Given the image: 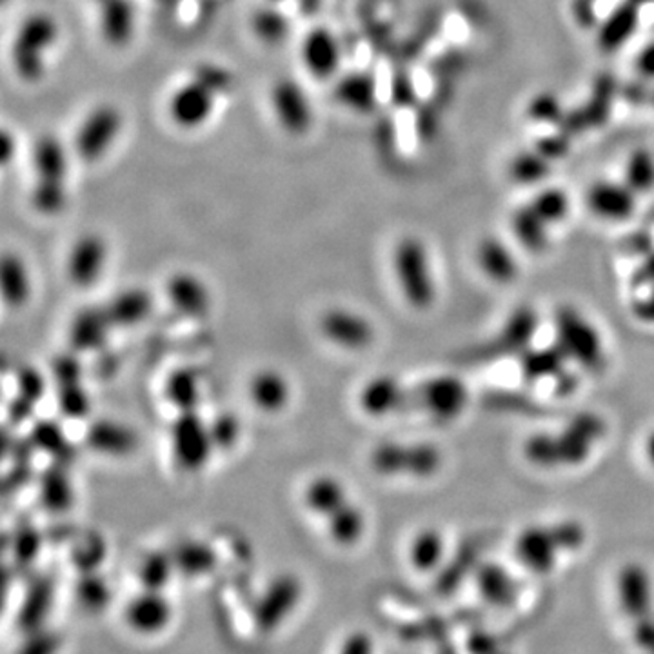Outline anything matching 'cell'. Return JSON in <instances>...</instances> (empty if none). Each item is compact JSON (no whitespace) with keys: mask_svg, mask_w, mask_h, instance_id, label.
Returning <instances> with one entry per match:
<instances>
[{"mask_svg":"<svg viewBox=\"0 0 654 654\" xmlns=\"http://www.w3.org/2000/svg\"><path fill=\"white\" fill-rule=\"evenodd\" d=\"M607 426L601 414L584 411L573 417L556 433H538L527 438L524 455L527 462L541 469L576 468L589 460L593 448L605 437Z\"/></svg>","mask_w":654,"mask_h":654,"instance_id":"obj_1","label":"cell"},{"mask_svg":"<svg viewBox=\"0 0 654 654\" xmlns=\"http://www.w3.org/2000/svg\"><path fill=\"white\" fill-rule=\"evenodd\" d=\"M233 88V75L217 65H202L173 91L168 115L180 129H198L213 117L221 95Z\"/></svg>","mask_w":654,"mask_h":654,"instance_id":"obj_2","label":"cell"},{"mask_svg":"<svg viewBox=\"0 0 654 654\" xmlns=\"http://www.w3.org/2000/svg\"><path fill=\"white\" fill-rule=\"evenodd\" d=\"M31 163L35 175L31 204L40 215L53 217L68 204V148L57 135H40Z\"/></svg>","mask_w":654,"mask_h":654,"instance_id":"obj_3","label":"cell"},{"mask_svg":"<svg viewBox=\"0 0 654 654\" xmlns=\"http://www.w3.org/2000/svg\"><path fill=\"white\" fill-rule=\"evenodd\" d=\"M59 20L46 11L25 17L11 40L10 59L13 71L28 85L45 79L48 55L59 40Z\"/></svg>","mask_w":654,"mask_h":654,"instance_id":"obj_4","label":"cell"},{"mask_svg":"<svg viewBox=\"0 0 654 654\" xmlns=\"http://www.w3.org/2000/svg\"><path fill=\"white\" fill-rule=\"evenodd\" d=\"M586 538V527L576 520L529 526L518 535L515 551L527 569L537 575H547L555 569L562 551H575L584 546Z\"/></svg>","mask_w":654,"mask_h":654,"instance_id":"obj_5","label":"cell"},{"mask_svg":"<svg viewBox=\"0 0 654 654\" xmlns=\"http://www.w3.org/2000/svg\"><path fill=\"white\" fill-rule=\"evenodd\" d=\"M393 266L403 301L413 310H429L433 305L437 291L426 244L417 236L400 238L394 246Z\"/></svg>","mask_w":654,"mask_h":654,"instance_id":"obj_6","label":"cell"},{"mask_svg":"<svg viewBox=\"0 0 654 654\" xmlns=\"http://www.w3.org/2000/svg\"><path fill=\"white\" fill-rule=\"evenodd\" d=\"M556 344L566 353L569 362L582 370L598 373L605 368V345L601 331L584 313L564 305L555 315Z\"/></svg>","mask_w":654,"mask_h":654,"instance_id":"obj_7","label":"cell"},{"mask_svg":"<svg viewBox=\"0 0 654 654\" xmlns=\"http://www.w3.org/2000/svg\"><path fill=\"white\" fill-rule=\"evenodd\" d=\"M443 455L431 442H393L374 446L370 466L380 477L431 478L442 469Z\"/></svg>","mask_w":654,"mask_h":654,"instance_id":"obj_8","label":"cell"},{"mask_svg":"<svg viewBox=\"0 0 654 654\" xmlns=\"http://www.w3.org/2000/svg\"><path fill=\"white\" fill-rule=\"evenodd\" d=\"M172 453L178 468L187 472H198L206 468L209 458L217 451L213 443L209 422L202 419L198 411L178 413L169 428Z\"/></svg>","mask_w":654,"mask_h":654,"instance_id":"obj_9","label":"cell"},{"mask_svg":"<svg viewBox=\"0 0 654 654\" xmlns=\"http://www.w3.org/2000/svg\"><path fill=\"white\" fill-rule=\"evenodd\" d=\"M468 402V385L455 374H437L411 389V408L437 422H453L466 411Z\"/></svg>","mask_w":654,"mask_h":654,"instance_id":"obj_10","label":"cell"},{"mask_svg":"<svg viewBox=\"0 0 654 654\" xmlns=\"http://www.w3.org/2000/svg\"><path fill=\"white\" fill-rule=\"evenodd\" d=\"M124 128V115L115 104L95 106L75 134V152L85 163H97L114 148Z\"/></svg>","mask_w":654,"mask_h":654,"instance_id":"obj_11","label":"cell"},{"mask_svg":"<svg viewBox=\"0 0 654 654\" xmlns=\"http://www.w3.org/2000/svg\"><path fill=\"white\" fill-rule=\"evenodd\" d=\"M302 582L299 576L282 573L270 582V586L262 590L253 609L255 627L261 635L275 633L287 616L296 609L302 598Z\"/></svg>","mask_w":654,"mask_h":654,"instance_id":"obj_12","label":"cell"},{"mask_svg":"<svg viewBox=\"0 0 654 654\" xmlns=\"http://www.w3.org/2000/svg\"><path fill=\"white\" fill-rule=\"evenodd\" d=\"M271 109L276 123L291 137H304L315 124V109L310 95L295 79L276 80L270 94Z\"/></svg>","mask_w":654,"mask_h":654,"instance_id":"obj_13","label":"cell"},{"mask_svg":"<svg viewBox=\"0 0 654 654\" xmlns=\"http://www.w3.org/2000/svg\"><path fill=\"white\" fill-rule=\"evenodd\" d=\"M320 333L328 342L345 351H362L370 348L377 336L374 325L368 316L345 308H331L320 316Z\"/></svg>","mask_w":654,"mask_h":654,"instance_id":"obj_14","label":"cell"},{"mask_svg":"<svg viewBox=\"0 0 654 654\" xmlns=\"http://www.w3.org/2000/svg\"><path fill=\"white\" fill-rule=\"evenodd\" d=\"M108 242L99 233H86L74 242L66 258V275L75 287L97 284L108 262Z\"/></svg>","mask_w":654,"mask_h":654,"instance_id":"obj_15","label":"cell"},{"mask_svg":"<svg viewBox=\"0 0 654 654\" xmlns=\"http://www.w3.org/2000/svg\"><path fill=\"white\" fill-rule=\"evenodd\" d=\"M175 611L164 590L143 589L126 605L124 621L137 635L155 636L168 629Z\"/></svg>","mask_w":654,"mask_h":654,"instance_id":"obj_16","label":"cell"},{"mask_svg":"<svg viewBox=\"0 0 654 654\" xmlns=\"http://www.w3.org/2000/svg\"><path fill=\"white\" fill-rule=\"evenodd\" d=\"M359 408L371 419H384L411 408V389L393 374H377L360 389Z\"/></svg>","mask_w":654,"mask_h":654,"instance_id":"obj_17","label":"cell"},{"mask_svg":"<svg viewBox=\"0 0 654 654\" xmlns=\"http://www.w3.org/2000/svg\"><path fill=\"white\" fill-rule=\"evenodd\" d=\"M342 57L344 55L339 37L325 26H316L302 40V65L315 79L328 80L335 77L342 66Z\"/></svg>","mask_w":654,"mask_h":654,"instance_id":"obj_18","label":"cell"},{"mask_svg":"<svg viewBox=\"0 0 654 654\" xmlns=\"http://www.w3.org/2000/svg\"><path fill=\"white\" fill-rule=\"evenodd\" d=\"M636 198L638 195L624 180H598L587 189L586 204L601 221L625 222L635 215Z\"/></svg>","mask_w":654,"mask_h":654,"instance_id":"obj_19","label":"cell"},{"mask_svg":"<svg viewBox=\"0 0 654 654\" xmlns=\"http://www.w3.org/2000/svg\"><path fill=\"white\" fill-rule=\"evenodd\" d=\"M567 362L569 359L558 344L540 348V350L529 348L526 353L520 354L521 377L531 384L551 380L558 391L569 393L570 389L575 388V379L567 371Z\"/></svg>","mask_w":654,"mask_h":654,"instance_id":"obj_20","label":"cell"},{"mask_svg":"<svg viewBox=\"0 0 654 654\" xmlns=\"http://www.w3.org/2000/svg\"><path fill=\"white\" fill-rule=\"evenodd\" d=\"M538 313L531 305H520L507 316L497 339L487 345V353L491 357H509L524 354L531 348L533 339L537 335Z\"/></svg>","mask_w":654,"mask_h":654,"instance_id":"obj_21","label":"cell"},{"mask_svg":"<svg viewBox=\"0 0 654 654\" xmlns=\"http://www.w3.org/2000/svg\"><path fill=\"white\" fill-rule=\"evenodd\" d=\"M114 324L104 305H86L69 322L68 342L75 353H95L103 350Z\"/></svg>","mask_w":654,"mask_h":654,"instance_id":"obj_22","label":"cell"},{"mask_svg":"<svg viewBox=\"0 0 654 654\" xmlns=\"http://www.w3.org/2000/svg\"><path fill=\"white\" fill-rule=\"evenodd\" d=\"M166 295L173 310L187 319H204L212 310L209 287L189 271H177L169 276Z\"/></svg>","mask_w":654,"mask_h":654,"instance_id":"obj_23","label":"cell"},{"mask_svg":"<svg viewBox=\"0 0 654 654\" xmlns=\"http://www.w3.org/2000/svg\"><path fill=\"white\" fill-rule=\"evenodd\" d=\"M86 443L94 453L103 457L124 458L138 448V435L126 423L99 419L86 429Z\"/></svg>","mask_w":654,"mask_h":654,"instance_id":"obj_24","label":"cell"},{"mask_svg":"<svg viewBox=\"0 0 654 654\" xmlns=\"http://www.w3.org/2000/svg\"><path fill=\"white\" fill-rule=\"evenodd\" d=\"M97 11L104 42L111 48L128 46L137 26V6L134 0H99Z\"/></svg>","mask_w":654,"mask_h":654,"instance_id":"obj_25","label":"cell"},{"mask_svg":"<svg viewBox=\"0 0 654 654\" xmlns=\"http://www.w3.org/2000/svg\"><path fill=\"white\" fill-rule=\"evenodd\" d=\"M622 609L633 618H645L653 602L651 576L642 564H625L616 580Z\"/></svg>","mask_w":654,"mask_h":654,"instance_id":"obj_26","label":"cell"},{"mask_svg":"<svg viewBox=\"0 0 654 654\" xmlns=\"http://www.w3.org/2000/svg\"><path fill=\"white\" fill-rule=\"evenodd\" d=\"M478 267L495 284L506 285L517 281L520 267L517 256L500 238L486 236L477 246Z\"/></svg>","mask_w":654,"mask_h":654,"instance_id":"obj_27","label":"cell"},{"mask_svg":"<svg viewBox=\"0 0 654 654\" xmlns=\"http://www.w3.org/2000/svg\"><path fill=\"white\" fill-rule=\"evenodd\" d=\"M114 328H135L149 319L155 308L152 293L143 287H128L104 304Z\"/></svg>","mask_w":654,"mask_h":654,"instance_id":"obj_28","label":"cell"},{"mask_svg":"<svg viewBox=\"0 0 654 654\" xmlns=\"http://www.w3.org/2000/svg\"><path fill=\"white\" fill-rule=\"evenodd\" d=\"M247 389H250V399L262 413H281L291 400V384L281 371H256Z\"/></svg>","mask_w":654,"mask_h":654,"instance_id":"obj_29","label":"cell"},{"mask_svg":"<svg viewBox=\"0 0 654 654\" xmlns=\"http://www.w3.org/2000/svg\"><path fill=\"white\" fill-rule=\"evenodd\" d=\"M335 97L345 108L368 114L379 103V88L373 75L368 71H351L339 80Z\"/></svg>","mask_w":654,"mask_h":654,"instance_id":"obj_30","label":"cell"},{"mask_svg":"<svg viewBox=\"0 0 654 654\" xmlns=\"http://www.w3.org/2000/svg\"><path fill=\"white\" fill-rule=\"evenodd\" d=\"M304 502L313 515L328 518L344 504L350 502V497L339 478L320 475L305 486Z\"/></svg>","mask_w":654,"mask_h":654,"instance_id":"obj_31","label":"cell"},{"mask_svg":"<svg viewBox=\"0 0 654 654\" xmlns=\"http://www.w3.org/2000/svg\"><path fill=\"white\" fill-rule=\"evenodd\" d=\"M53 582L50 578H39L31 584L17 616V625L25 635L30 631L45 627L53 605Z\"/></svg>","mask_w":654,"mask_h":654,"instance_id":"obj_32","label":"cell"},{"mask_svg":"<svg viewBox=\"0 0 654 654\" xmlns=\"http://www.w3.org/2000/svg\"><path fill=\"white\" fill-rule=\"evenodd\" d=\"M2 301L13 310L28 304L31 296V276L25 261L17 253H6L0 264Z\"/></svg>","mask_w":654,"mask_h":654,"instance_id":"obj_33","label":"cell"},{"mask_svg":"<svg viewBox=\"0 0 654 654\" xmlns=\"http://www.w3.org/2000/svg\"><path fill=\"white\" fill-rule=\"evenodd\" d=\"M39 500L46 511L62 515L75 502L74 484L65 466H53L42 475L39 482Z\"/></svg>","mask_w":654,"mask_h":654,"instance_id":"obj_34","label":"cell"},{"mask_svg":"<svg viewBox=\"0 0 654 654\" xmlns=\"http://www.w3.org/2000/svg\"><path fill=\"white\" fill-rule=\"evenodd\" d=\"M173 558L178 573L192 578L209 575L218 566V553L202 540L180 541L173 549Z\"/></svg>","mask_w":654,"mask_h":654,"instance_id":"obj_35","label":"cell"},{"mask_svg":"<svg viewBox=\"0 0 654 654\" xmlns=\"http://www.w3.org/2000/svg\"><path fill=\"white\" fill-rule=\"evenodd\" d=\"M166 400L177 409L178 413L184 411H198L202 400V382L197 371L189 368H180L169 373L164 384Z\"/></svg>","mask_w":654,"mask_h":654,"instance_id":"obj_36","label":"cell"},{"mask_svg":"<svg viewBox=\"0 0 654 654\" xmlns=\"http://www.w3.org/2000/svg\"><path fill=\"white\" fill-rule=\"evenodd\" d=\"M325 527L331 541L340 547H353L362 540L365 533V515L357 504L348 502L325 518Z\"/></svg>","mask_w":654,"mask_h":654,"instance_id":"obj_37","label":"cell"},{"mask_svg":"<svg viewBox=\"0 0 654 654\" xmlns=\"http://www.w3.org/2000/svg\"><path fill=\"white\" fill-rule=\"evenodd\" d=\"M513 233L529 253L546 252L549 246V224L538 215L529 202L518 207L511 221Z\"/></svg>","mask_w":654,"mask_h":654,"instance_id":"obj_38","label":"cell"},{"mask_svg":"<svg viewBox=\"0 0 654 654\" xmlns=\"http://www.w3.org/2000/svg\"><path fill=\"white\" fill-rule=\"evenodd\" d=\"M477 586L489 604L506 607L517 598V584L504 567L486 564L478 569Z\"/></svg>","mask_w":654,"mask_h":654,"instance_id":"obj_39","label":"cell"},{"mask_svg":"<svg viewBox=\"0 0 654 654\" xmlns=\"http://www.w3.org/2000/svg\"><path fill=\"white\" fill-rule=\"evenodd\" d=\"M443 553H446V541H443L442 533L429 527V529H422L411 541L409 560L414 569L431 573L442 564Z\"/></svg>","mask_w":654,"mask_h":654,"instance_id":"obj_40","label":"cell"},{"mask_svg":"<svg viewBox=\"0 0 654 654\" xmlns=\"http://www.w3.org/2000/svg\"><path fill=\"white\" fill-rule=\"evenodd\" d=\"M177 566L169 551H152L144 556L138 567V580L143 589L164 590L168 587Z\"/></svg>","mask_w":654,"mask_h":654,"instance_id":"obj_41","label":"cell"},{"mask_svg":"<svg viewBox=\"0 0 654 654\" xmlns=\"http://www.w3.org/2000/svg\"><path fill=\"white\" fill-rule=\"evenodd\" d=\"M77 601L89 613H99L111 602V587L97 570H86L75 587Z\"/></svg>","mask_w":654,"mask_h":654,"instance_id":"obj_42","label":"cell"},{"mask_svg":"<svg viewBox=\"0 0 654 654\" xmlns=\"http://www.w3.org/2000/svg\"><path fill=\"white\" fill-rule=\"evenodd\" d=\"M624 183L636 193L645 195L654 187V157L647 149H636L625 160Z\"/></svg>","mask_w":654,"mask_h":654,"instance_id":"obj_43","label":"cell"},{"mask_svg":"<svg viewBox=\"0 0 654 654\" xmlns=\"http://www.w3.org/2000/svg\"><path fill=\"white\" fill-rule=\"evenodd\" d=\"M253 31L266 45H281L290 33V20L273 6L262 8L253 17Z\"/></svg>","mask_w":654,"mask_h":654,"instance_id":"obj_44","label":"cell"},{"mask_svg":"<svg viewBox=\"0 0 654 654\" xmlns=\"http://www.w3.org/2000/svg\"><path fill=\"white\" fill-rule=\"evenodd\" d=\"M529 206L540 215L549 226L555 227L562 221H566L569 215L570 202L566 192H562L560 187H553V189H544L537 193L535 197L529 201Z\"/></svg>","mask_w":654,"mask_h":654,"instance_id":"obj_45","label":"cell"},{"mask_svg":"<svg viewBox=\"0 0 654 654\" xmlns=\"http://www.w3.org/2000/svg\"><path fill=\"white\" fill-rule=\"evenodd\" d=\"M57 406L65 419L82 420L91 411V399L82 382L57 385Z\"/></svg>","mask_w":654,"mask_h":654,"instance_id":"obj_46","label":"cell"},{"mask_svg":"<svg viewBox=\"0 0 654 654\" xmlns=\"http://www.w3.org/2000/svg\"><path fill=\"white\" fill-rule=\"evenodd\" d=\"M30 440L35 448L40 449L42 453L53 455L57 458H62L68 449L65 429L53 420H42V422L35 423L31 428Z\"/></svg>","mask_w":654,"mask_h":654,"instance_id":"obj_47","label":"cell"},{"mask_svg":"<svg viewBox=\"0 0 654 654\" xmlns=\"http://www.w3.org/2000/svg\"><path fill=\"white\" fill-rule=\"evenodd\" d=\"M65 638L59 631L50 629L48 625L26 633L22 644L17 647L16 654H59Z\"/></svg>","mask_w":654,"mask_h":654,"instance_id":"obj_48","label":"cell"},{"mask_svg":"<svg viewBox=\"0 0 654 654\" xmlns=\"http://www.w3.org/2000/svg\"><path fill=\"white\" fill-rule=\"evenodd\" d=\"M209 431H212L215 449H218V451H232L241 440L242 423L235 413L224 411V413L217 414L209 422Z\"/></svg>","mask_w":654,"mask_h":654,"instance_id":"obj_49","label":"cell"},{"mask_svg":"<svg viewBox=\"0 0 654 654\" xmlns=\"http://www.w3.org/2000/svg\"><path fill=\"white\" fill-rule=\"evenodd\" d=\"M511 177L520 184L540 183L546 177L547 164L540 153H521L513 158Z\"/></svg>","mask_w":654,"mask_h":654,"instance_id":"obj_50","label":"cell"},{"mask_svg":"<svg viewBox=\"0 0 654 654\" xmlns=\"http://www.w3.org/2000/svg\"><path fill=\"white\" fill-rule=\"evenodd\" d=\"M46 380L39 371L25 365L17 371V399L30 402L31 406H37L40 399L45 397Z\"/></svg>","mask_w":654,"mask_h":654,"instance_id":"obj_51","label":"cell"},{"mask_svg":"<svg viewBox=\"0 0 654 654\" xmlns=\"http://www.w3.org/2000/svg\"><path fill=\"white\" fill-rule=\"evenodd\" d=\"M607 26L615 28V30H602V42H604L607 50H615V48L622 46L624 40L629 39L633 31H635L633 30L635 28L633 11H615V16L611 17Z\"/></svg>","mask_w":654,"mask_h":654,"instance_id":"obj_52","label":"cell"},{"mask_svg":"<svg viewBox=\"0 0 654 654\" xmlns=\"http://www.w3.org/2000/svg\"><path fill=\"white\" fill-rule=\"evenodd\" d=\"M82 364H80L79 353L69 350L68 353H62L53 360L51 364V377H53L55 385L75 384V382H82Z\"/></svg>","mask_w":654,"mask_h":654,"instance_id":"obj_53","label":"cell"},{"mask_svg":"<svg viewBox=\"0 0 654 654\" xmlns=\"http://www.w3.org/2000/svg\"><path fill=\"white\" fill-rule=\"evenodd\" d=\"M40 533L33 526L20 527L13 537V553H16L17 560L20 564H31V562L39 556L40 551Z\"/></svg>","mask_w":654,"mask_h":654,"instance_id":"obj_54","label":"cell"},{"mask_svg":"<svg viewBox=\"0 0 654 654\" xmlns=\"http://www.w3.org/2000/svg\"><path fill=\"white\" fill-rule=\"evenodd\" d=\"M104 555H106L104 541H100L99 538H89L86 546L79 547L75 551V564L79 566L82 573L97 570V566L104 560Z\"/></svg>","mask_w":654,"mask_h":654,"instance_id":"obj_55","label":"cell"},{"mask_svg":"<svg viewBox=\"0 0 654 654\" xmlns=\"http://www.w3.org/2000/svg\"><path fill=\"white\" fill-rule=\"evenodd\" d=\"M373 640L364 631H354L340 647L339 654H373Z\"/></svg>","mask_w":654,"mask_h":654,"instance_id":"obj_56","label":"cell"},{"mask_svg":"<svg viewBox=\"0 0 654 654\" xmlns=\"http://www.w3.org/2000/svg\"><path fill=\"white\" fill-rule=\"evenodd\" d=\"M636 74L644 79H654V42L644 46L635 59Z\"/></svg>","mask_w":654,"mask_h":654,"instance_id":"obj_57","label":"cell"},{"mask_svg":"<svg viewBox=\"0 0 654 654\" xmlns=\"http://www.w3.org/2000/svg\"><path fill=\"white\" fill-rule=\"evenodd\" d=\"M633 313L636 319L644 324H654V285L651 287L650 295L640 299L633 305Z\"/></svg>","mask_w":654,"mask_h":654,"instance_id":"obj_58","label":"cell"},{"mask_svg":"<svg viewBox=\"0 0 654 654\" xmlns=\"http://www.w3.org/2000/svg\"><path fill=\"white\" fill-rule=\"evenodd\" d=\"M633 284L635 287H645V285H650L653 287L654 285V252L647 255L642 264H640L638 270H636L635 276H633Z\"/></svg>","mask_w":654,"mask_h":654,"instance_id":"obj_59","label":"cell"},{"mask_svg":"<svg viewBox=\"0 0 654 654\" xmlns=\"http://www.w3.org/2000/svg\"><path fill=\"white\" fill-rule=\"evenodd\" d=\"M636 642L640 647H644L645 651L654 653V622L647 621V618H640L638 629H636Z\"/></svg>","mask_w":654,"mask_h":654,"instance_id":"obj_60","label":"cell"},{"mask_svg":"<svg viewBox=\"0 0 654 654\" xmlns=\"http://www.w3.org/2000/svg\"><path fill=\"white\" fill-rule=\"evenodd\" d=\"M16 137H13V135H11L8 129H4V131H2V149H0V155H2V163H10L11 157L16 155Z\"/></svg>","mask_w":654,"mask_h":654,"instance_id":"obj_61","label":"cell"},{"mask_svg":"<svg viewBox=\"0 0 654 654\" xmlns=\"http://www.w3.org/2000/svg\"><path fill=\"white\" fill-rule=\"evenodd\" d=\"M645 457H647V460H650V463L654 469V431L653 433H650V437L645 440Z\"/></svg>","mask_w":654,"mask_h":654,"instance_id":"obj_62","label":"cell"},{"mask_svg":"<svg viewBox=\"0 0 654 654\" xmlns=\"http://www.w3.org/2000/svg\"><path fill=\"white\" fill-rule=\"evenodd\" d=\"M270 2L276 4V2H284V0H270ZM301 4L305 10H313V8H316V6L320 4V0H301Z\"/></svg>","mask_w":654,"mask_h":654,"instance_id":"obj_63","label":"cell"},{"mask_svg":"<svg viewBox=\"0 0 654 654\" xmlns=\"http://www.w3.org/2000/svg\"><path fill=\"white\" fill-rule=\"evenodd\" d=\"M95 4H97V2H99V0H94Z\"/></svg>","mask_w":654,"mask_h":654,"instance_id":"obj_64","label":"cell"}]
</instances>
